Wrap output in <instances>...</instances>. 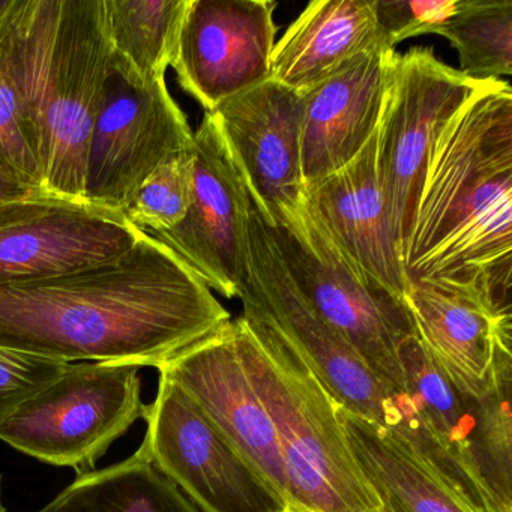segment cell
I'll return each mask as SVG.
<instances>
[{
    "mask_svg": "<svg viewBox=\"0 0 512 512\" xmlns=\"http://www.w3.org/2000/svg\"><path fill=\"white\" fill-rule=\"evenodd\" d=\"M404 304L431 358L467 394H484L512 367V316L458 290L409 281Z\"/></svg>",
    "mask_w": 512,
    "mask_h": 512,
    "instance_id": "obj_18",
    "label": "cell"
},
{
    "mask_svg": "<svg viewBox=\"0 0 512 512\" xmlns=\"http://www.w3.org/2000/svg\"><path fill=\"white\" fill-rule=\"evenodd\" d=\"M265 221L302 299L389 389L406 394L398 344L415 334V328L404 299L362 274L311 214L305 200L295 211Z\"/></svg>",
    "mask_w": 512,
    "mask_h": 512,
    "instance_id": "obj_6",
    "label": "cell"
},
{
    "mask_svg": "<svg viewBox=\"0 0 512 512\" xmlns=\"http://www.w3.org/2000/svg\"><path fill=\"white\" fill-rule=\"evenodd\" d=\"M193 145L166 79L146 82L113 53L86 151L85 202L124 214L152 173Z\"/></svg>",
    "mask_w": 512,
    "mask_h": 512,
    "instance_id": "obj_9",
    "label": "cell"
},
{
    "mask_svg": "<svg viewBox=\"0 0 512 512\" xmlns=\"http://www.w3.org/2000/svg\"><path fill=\"white\" fill-rule=\"evenodd\" d=\"M232 319L208 284L143 233L104 262L0 286V347L160 368Z\"/></svg>",
    "mask_w": 512,
    "mask_h": 512,
    "instance_id": "obj_1",
    "label": "cell"
},
{
    "mask_svg": "<svg viewBox=\"0 0 512 512\" xmlns=\"http://www.w3.org/2000/svg\"><path fill=\"white\" fill-rule=\"evenodd\" d=\"M437 35L457 50L460 71L470 79L512 73V0H461Z\"/></svg>",
    "mask_w": 512,
    "mask_h": 512,
    "instance_id": "obj_24",
    "label": "cell"
},
{
    "mask_svg": "<svg viewBox=\"0 0 512 512\" xmlns=\"http://www.w3.org/2000/svg\"><path fill=\"white\" fill-rule=\"evenodd\" d=\"M0 512H7L4 505V497H2V476H0Z\"/></svg>",
    "mask_w": 512,
    "mask_h": 512,
    "instance_id": "obj_31",
    "label": "cell"
},
{
    "mask_svg": "<svg viewBox=\"0 0 512 512\" xmlns=\"http://www.w3.org/2000/svg\"><path fill=\"white\" fill-rule=\"evenodd\" d=\"M0 170L20 184L47 193L34 131L13 89L0 77ZM49 194V193H47Z\"/></svg>",
    "mask_w": 512,
    "mask_h": 512,
    "instance_id": "obj_26",
    "label": "cell"
},
{
    "mask_svg": "<svg viewBox=\"0 0 512 512\" xmlns=\"http://www.w3.org/2000/svg\"><path fill=\"white\" fill-rule=\"evenodd\" d=\"M67 367L68 362L0 347V422Z\"/></svg>",
    "mask_w": 512,
    "mask_h": 512,
    "instance_id": "obj_28",
    "label": "cell"
},
{
    "mask_svg": "<svg viewBox=\"0 0 512 512\" xmlns=\"http://www.w3.org/2000/svg\"><path fill=\"white\" fill-rule=\"evenodd\" d=\"M37 194L43 193L20 184L19 181L0 170V206L17 202V200L28 199V197L37 196Z\"/></svg>",
    "mask_w": 512,
    "mask_h": 512,
    "instance_id": "obj_29",
    "label": "cell"
},
{
    "mask_svg": "<svg viewBox=\"0 0 512 512\" xmlns=\"http://www.w3.org/2000/svg\"><path fill=\"white\" fill-rule=\"evenodd\" d=\"M113 49L104 0H14L0 77L34 131L46 191L85 202V163Z\"/></svg>",
    "mask_w": 512,
    "mask_h": 512,
    "instance_id": "obj_3",
    "label": "cell"
},
{
    "mask_svg": "<svg viewBox=\"0 0 512 512\" xmlns=\"http://www.w3.org/2000/svg\"><path fill=\"white\" fill-rule=\"evenodd\" d=\"M398 361L406 394L430 433L494 512H512V367L484 394L473 395L446 377L416 334L400 341Z\"/></svg>",
    "mask_w": 512,
    "mask_h": 512,
    "instance_id": "obj_10",
    "label": "cell"
},
{
    "mask_svg": "<svg viewBox=\"0 0 512 512\" xmlns=\"http://www.w3.org/2000/svg\"><path fill=\"white\" fill-rule=\"evenodd\" d=\"M238 298L242 314L265 323L347 412L391 434L416 412L412 398L389 389L356 350L302 299L278 256L250 193L247 256Z\"/></svg>",
    "mask_w": 512,
    "mask_h": 512,
    "instance_id": "obj_5",
    "label": "cell"
},
{
    "mask_svg": "<svg viewBox=\"0 0 512 512\" xmlns=\"http://www.w3.org/2000/svg\"><path fill=\"white\" fill-rule=\"evenodd\" d=\"M113 53L143 80L166 79L188 0H104Z\"/></svg>",
    "mask_w": 512,
    "mask_h": 512,
    "instance_id": "obj_23",
    "label": "cell"
},
{
    "mask_svg": "<svg viewBox=\"0 0 512 512\" xmlns=\"http://www.w3.org/2000/svg\"><path fill=\"white\" fill-rule=\"evenodd\" d=\"M266 220L304 202L301 142L304 97L268 79L211 113Z\"/></svg>",
    "mask_w": 512,
    "mask_h": 512,
    "instance_id": "obj_15",
    "label": "cell"
},
{
    "mask_svg": "<svg viewBox=\"0 0 512 512\" xmlns=\"http://www.w3.org/2000/svg\"><path fill=\"white\" fill-rule=\"evenodd\" d=\"M376 49L389 47L377 28L374 0H316L275 43L269 79L305 94Z\"/></svg>",
    "mask_w": 512,
    "mask_h": 512,
    "instance_id": "obj_20",
    "label": "cell"
},
{
    "mask_svg": "<svg viewBox=\"0 0 512 512\" xmlns=\"http://www.w3.org/2000/svg\"><path fill=\"white\" fill-rule=\"evenodd\" d=\"M235 320L239 355L274 425L293 512H382L331 395L265 323L248 314Z\"/></svg>",
    "mask_w": 512,
    "mask_h": 512,
    "instance_id": "obj_4",
    "label": "cell"
},
{
    "mask_svg": "<svg viewBox=\"0 0 512 512\" xmlns=\"http://www.w3.org/2000/svg\"><path fill=\"white\" fill-rule=\"evenodd\" d=\"M460 4L461 0H374V14L383 43L395 50L410 38L439 34Z\"/></svg>",
    "mask_w": 512,
    "mask_h": 512,
    "instance_id": "obj_27",
    "label": "cell"
},
{
    "mask_svg": "<svg viewBox=\"0 0 512 512\" xmlns=\"http://www.w3.org/2000/svg\"><path fill=\"white\" fill-rule=\"evenodd\" d=\"M158 371L182 388L289 502L274 425L239 355L236 320L230 319Z\"/></svg>",
    "mask_w": 512,
    "mask_h": 512,
    "instance_id": "obj_16",
    "label": "cell"
},
{
    "mask_svg": "<svg viewBox=\"0 0 512 512\" xmlns=\"http://www.w3.org/2000/svg\"><path fill=\"white\" fill-rule=\"evenodd\" d=\"M494 80L443 64L431 47L398 55L376 133L377 172L403 257L437 143L458 113Z\"/></svg>",
    "mask_w": 512,
    "mask_h": 512,
    "instance_id": "obj_8",
    "label": "cell"
},
{
    "mask_svg": "<svg viewBox=\"0 0 512 512\" xmlns=\"http://www.w3.org/2000/svg\"><path fill=\"white\" fill-rule=\"evenodd\" d=\"M271 0H188L172 68L205 113L271 77Z\"/></svg>",
    "mask_w": 512,
    "mask_h": 512,
    "instance_id": "obj_14",
    "label": "cell"
},
{
    "mask_svg": "<svg viewBox=\"0 0 512 512\" xmlns=\"http://www.w3.org/2000/svg\"><path fill=\"white\" fill-rule=\"evenodd\" d=\"M194 145L155 170L124 211L131 226L154 235L175 229L193 199Z\"/></svg>",
    "mask_w": 512,
    "mask_h": 512,
    "instance_id": "obj_25",
    "label": "cell"
},
{
    "mask_svg": "<svg viewBox=\"0 0 512 512\" xmlns=\"http://www.w3.org/2000/svg\"><path fill=\"white\" fill-rule=\"evenodd\" d=\"M409 281L511 313L512 91L494 80L434 149L403 251Z\"/></svg>",
    "mask_w": 512,
    "mask_h": 512,
    "instance_id": "obj_2",
    "label": "cell"
},
{
    "mask_svg": "<svg viewBox=\"0 0 512 512\" xmlns=\"http://www.w3.org/2000/svg\"><path fill=\"white\" fill-rule=\"evenodd\" d=\"M124 214L53 194L0 206V286L88 268L130 250Z\"/></svg>",
    "mask_w": 512,
    "mask_h": 512,
    "instance_id": "obj_13",
    "label": "cell"
},
{
    "mask_svg": "<svg viewBox=\"0 0 512 512\" xmlns=\"http://www.w3.org/2000/svg\"><path fill=\"white\" fill-rule=\"evenodd\" d=\"M143 445L202 512H293L289 502L169 377L146 410Z\"/></svg>",
    "mask_w": 512,
    "mask_h": 512,
    "instance_id": "obj_11",
    "label": "cell"
},
{
    "mask_svg": "<svg viewBox=\"0 0 512 512\" xmlns=\"http://www.w3.org/2000/svg\"><path fill=\"white\" fill-rule=\"evenodd\" d=\"M250 190L211 113L194 131L193 199L184 220L155 239L209 289L238 298L247 256Z\"/></svg>",
    "mask_w": 512,
    "mask_h": 512,
    "instance_id": "obj_12",
    "label": "cell"
},
{
    "mask_svg": "<svg viewBox=\"0 0 512 512\" xmlns=\"http://www.w3.org/2000/svg\"><path fill=\"white\" fill-rule=\"evenodd\" d=\"M398 53H361L304 97L301 164L305 187L352 163L376 134Z\"/></svg>",
    "mask_w": 512,
    "mask_h": 512,
    "instance_id": "obj_17",
    "label": "cell"
},
{
    "mask_svg": "<svg viewBox=\"0 0 512 512\" xmlns=\"http://www.w3.org/2000/svg\"><path fill=\"white\" fill-rule=\"evenodd\" d=\"M34 512H202L152 461L145 445L131 457L77 475Z\"/></svg>",
    "mask_w": 512,
    "mask_h": 512,
    "instance_id": "obj_22",
    "label": "cell"
},
{
    "mask_svg": "<svg viewBox=\"0 0 512 512\" xmlns=\"http://www.w3.org/2000/svg\"><path fill=\"white\" fill-rule=\"evenodd\" d=\"M304 200L362 274L404 299L406 272L377 172L376 134L352 163L305 187Z\"/></svg>",
    "mask_w": 512,
    "mask_h": 512,
    "instance_id": "obj_19",
    "label": "cell"
},
{
    "mask_svg": "<svg viewBox=\"0 0 512 512\" xmlns=\"http://www.w3.org/2000/svg\"><path fill=\"white\" fill-rule=\"evenodd\" d=\"M14 0H0V28L4 25L5 19L13 8Z\"/></svg>",
    "mask_w": 512,
    "mask_h": 512,
    "instance_id": "obj_30",
    "label": "cell"
},
{
    "mask_svg": "<svg viewBox=\"0 0 512 512\" xmlns=\"http://www.w3.org/2000/svg\"><path fill=\"white\" fill-rule=\"evenodd\" d=\"M337 416L356 466L383 512H472L379 425L347 412Z\"/></svg>",
    "mask_w": 512,
    "mask_h": 512,
    "instance_id": "obj_21",
    "label": "cell"
},
{
    "mask_svg": "<svg viewBox=\"0 0 512 512\" xmlns=\"http://www.w3.org/2000/svg\"><path fill=\"white\" fill-rule=\"evenodd\" d=\"M140 370L121 362L68 364L0 422V440L77 475L92 472L110 446L145 419Z\"/></svg>",
    "mask_w": 512,
    "mask_h": 512,
    "instance_id": "obj_7",
    "label": "cell"
}]
</instances>
